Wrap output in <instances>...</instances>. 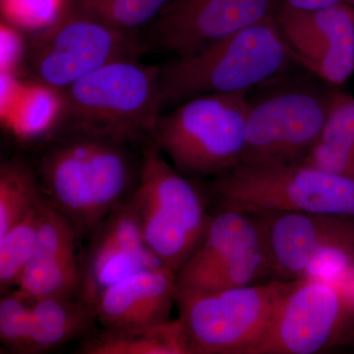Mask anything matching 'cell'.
I'll return each instance as SVG.
<instances>
[{"label": "cell", "instance_id": "f1b7e54d", "mask_svg": "<svg viewBox=\"0 0 354 354\" xmlns=\"http://www.w3.org/2000/svg\"><path fill=\"white\" fill-rule=\"evenodd\" d=\"M281 3L295 10L313 11L348 3V0H281Z\"/></svg>", "mask_w": 354, "mask_h": 354}, {"label": "cell", "instance_id": "2e32d148", "mask_svg": "<svg viewBox=\"0 0 354 354\" xmlns=\"http://www.w3.org/2000/svg\"><path fill=\"white\" fill-rule=\"evenodd\" d=\"M176 272L148 268L109 286L97 298V323L106 329H131L165 322L176 304Z\"/></svg>", "mask_w": 354, "mask_h": 354}, {"label": "cell", "instance_id": "603a6c76", "mask_svg": "<svg viewBox=\"0 0 354 354\" xmlns=\"http://www.w3.org/2000/svg\"><path fill=\"white\" fill-rule=\"evenodd\" d=\"M8 111L11 123L20 134L37 136L64 120V95L60 88L39 82L31 84L21 88Z\"/></svg>", "mask_w": 354, "mask_h": 354}, {"label": "cell", "instance_id": "52a82bcc", "mask_svg": "<svg viewBox=\"0 0 354 354\" xmlns=\"http://www.w3.org/2000/svg\"><path fill=\"white\" fill-rule=\"evenodd\" d=\"M293 281L179 295V320L193 354H250Z\"/></svg>", "mask_w": 354, "mask_h": 354}, {"label": "cell", "instance_id": "d4e9b609", "mask_svg": "<svg viewBox=\"0 0 354 354\" xmlns=\"http://www.w3.org/2000/svg\"><path fill=\"white\" fill-rule=\"evenodd\" d=\"M171 0H71L72 6L121 31L135 30L158 18Z\"/></svg>", "mask_w": 354, "mask_h": 354}, {"label": "cell", "instance_id": "ba28073f", "mask_svg": "<svg viewBox=\"0 0 354 354\" xmlns=\"http://www.w3.org/2000/svg\"><path fill=\"white\" fill-rule=\"evenodd\" d=\"M30 64L37 82L68 87L95 70L120 60H138L146 50L134 32L116 29L72 6L37 32Z\"/></svg>", "mask_w": 354, "mask_h": 354}, {"label": "cell", "instance_id": "4fadbf2b", "mask_svg": "<svg viewBox=\"0 0 354 354\" xmlns=\"http://www.w3.org/2000/svg\"><path fill=\"white\" fill-rule=\"evenodd\" d=\"M274 6V0H171L153 25L151 39L184 57L256 24Z\"/></svg>", "mask_w": 354, "mask_h": 354}, {"label": "cell", "instance_id": "cb8c5ba5", "mask_svg": "<svg viewBox=\"0 0 354 354\" xmlns=\"http://www.w3.org/2000/svg\"><path fill=\"white\" fill-rule=\"evenodd\" d=\"M41 203L29 215L0 236L1 295L17 288L26 266L31 259L38 235Z\"/></svg>", "mask_w": 354, "mask_h": 354}, {"label": "cell", "instance_id": "ffe728a7", "mask_svg": "<svg viewBox=\"0 0 354 354\" xmlns=\"http://www.w3.org/2000/svg\"><path fill=\"white\" fill-rule=\"evenodd\" d=\"M299 164L354 179V97L332 93L320 139Z\"/></svg>", "mask_w": 354, "mask_h": 354}, {"label": "cell", "instance_id": "7a4b0ae2", "mask_svg": "<svg viewBox=\"0 0 354 354\" xmlns=\"http://www.w3.org/2000/svg\"><path fill=\"white\" fill-rule=\"evenodd\" d=\"M292 64L297 60L272 11L256 24L160 67V106H176L203 95L249 91Z\"/></svg>", "mask_w": 354, "mask_h": 354}, {"label": "cell", "instance_id": "7c38bea8", "mask_svg": "<svg viewBox=\"0 0 354 354\" xmlns=\"http://www.w3.org/2000/svg\"><path fill=\"white\" fill-rule=\"evenodd\" d=\"M274 18L298 64L319 78L342 85L354 72V6L341 3L300 11L279 3Z\"/></svg>", "mask_w": 354, "mask_h": 354}, {"label": "cell", "instance_id": "d6986e66", "mask_svg": "<svg viewBox=\"0 0 354 354\" xmlns=\"http://www.w3.org/2000/svg\"><path fill=\"white\" fill-rule=\"evenodd\" d=\"M82 354H193L183 322L165 321L131 329L95 330L80 341Z\"/></svg>", "mask_w": 354, "mask_h": 354}, {"label": "cell", "instance_id": "9a60e30c", "mask_svg": "<svg viewBox=\"0 0 354 354\" xmlns=\"http://www.w3.org/2000/svg\"><path fill=\"white\" fill-rule=\"evenodd\" d=\"M79 241L68 218L44 198L39 206L36 245L17 288L34 300L78 295Z\"/></svg>", "mask_w": 354, "mask_h": 354}, {"label": "cell", "instance_id": "e0dca14e", "mask_svg": "<svg viewBox=\"0 0 354 354\" xmlns=\"http://www.w3.org/2000/svg\"><path fill=\"white\" fill-rule=\"evenodd\" d=\"M261 242L253 216L234 209H214L201 243L176 274L177 290Z\"/></svg>", "mask_w": 354, "mask_h": 354}, {"label": "cell", "instance_id": "5b68a950", "mask_svg": "<svg viewBox=\"0 0 354 354\" xmlns=\"http://www.w3.org/2000/svg\"><path fill=\"white\" fill-rule=\"evenodd\" d=\"M249 91L208 94L160 114L153 143L188 178H214L241 165L250 111Z\"/></svg>", "mask_w": 354, "mask_h": 354}, {"label": "cell", "instance_id": "ac0fdd59", "mask_svg": "<svg viewBox=\"0 0 354 354\" xmlns=\"http://www.w3.org/2000/svg\"><path fill=\"white\" fill-rule=\"evenodd\" d=\"M94 307L78 295L35 300L29 354L50 353L95 330Z\"/></svg>", "mask_w": 354, "mask_h": 354}, {"label": "cell", "instance_id": "484cf974", "mask_svg": "<svg viewBox=\"0 0 354 354\" xmlns=\"http://www.w3.org/2000/svg\"><path fill=\"white\" fill-rule=\"evenodd\" d=\"M35 300L19 288L0 299V342L11 353L29 354Z\"/></svg>", "mask_w": 354, "mask_h": 354}, {"label": "cell", "instance_id": "30bf717a", "mask_svg": "<svg viewBox=\"0 0 354 354\" xmlns=\"http://www.w3.org/2000/svg\"><path fill=\"white\" fill-rule=\"evenodd\" d=\"M330 97L288 88L251 102L241 164H299L320 139Z\"/></svg>", "mask_w": 354, "mask_h": 354}, {"label": "cell", "instance_id": "6da1fadb", "mask_svg": "<svg viewBox=\"0 0 354 354\" xmlns=\"http://www.w3.org/2000/svg\"><path fill=\"white\" fill-rule=\"evenodd\" d=\"M128 144L71 131L48 147L36 171L44 200L66 216L79 241H86L138 184Z\"/></svg>", "mask_w": 354, "mask_h": 354}, {"label": "cell", "instance_id": "7402d4cb", "mask_svg": "<svg viewBox=\"0 0 354 354\" xmlns=\"http://www.w3.org/2000/svg\"><path fill=\"white\" fill-rule=\"evenodd\" d=\"M268 278L272 279V268L261 242L259 245L239 254L213 271L191 281L189 285L179 288L177 297L255 285L259 283L260 279Z\"/></svg>", "mask_w": 354, "mask_h": 354}, {"label": "cell", "instance_id": "83f0119b", "mask_svg": "<svg viewBox=\"0 0 354 354\" xmlns=\"http://www.w3.org/2000/svg\"><path fill=\"white\" fill-rule=\"evenodd\" d=\"M22 41L19 35L7 25L1 27V74H12L22 55Z\"/></svg>", "mask_w": 354, "mask_h": 354}, {"label": "cell", "instance_id": "9c48e42d", "mask_svg": "<svg viewBox=\"0 0 354 354\" xmlns=\"http://www.w3.org/2000/svg\"><path fill=\"white\" fill-rule=\"evenodd\" d=\"M354 329L348 286L319 278L293 281L250 354H315L346 341Z\"/></svg>", "mask_w": 354, "mask_h": 354}, {"label": "cell", "instance_id": "f546056e", "mask_svg": "<svg viewBox=\"0 0 354 354\" xmlns=\"http://www.w3.org/2000/svg\"><path fill=\"white\" fill-rule=\"evenodd\" d=\"M348 3L351 4V6H354V0H348Z\"/></svg>", "mask_w": 354, "mask_h": 354}, {"label": "cell", "instance_id": "4316f807", "mask_svg": "<svg viewBox=\"0 0 354 354\" xmlns=\"http://www.w3.org/2000/svg\"><path fill=\"white\" fill-rule=\"evenodd\" d=\"M4 18L11 26L39 32L64 12L71 0H0Z\"/></svg>", "mask_w": 354, "mask_h": 354}, {"label": "cell", "instance_id": "5bb4252c", "mask_svg": "<svg viewBox=\"0 0 354 354\" xmlns=\"http://www.w3.org/2000/svg\"><path fill=\"white\" fill-rule=\"evenodd\" d=\"M86 241L79 252L78 297L94 308L100 295L116 281L164 266L144 241L130 197L116 206Z\"/></svg>", "mask_w": 354, "mask_h": 354}, {"label": "cell", "instance_id": "277c9868", "mask_svg": "<svg viewBox=\"0 0 354 354\" xmlns=\"http://www.w3.org/2000/svg\"><path fill=\"white\" fill-rule=\"evenodd\" d=\"M214 209L354 218V179L302 164H241L204 187Z\"/></svg>", "mask_w": 354, "mask_h": 354}, {"label": "cell", "instance_id": "3957f363", "mask_svg": "<svg viewBox=\"0 0 354 354\" xmlns=\"http://www.w3.org/2000/svg\"><path fill=\"white\" fill-rule=\"evenodd\" d=\"M160 67L120 60L62 88L70 131L124 144L151 140L162 111Z\"/></svg>", "mask_w": 354, "mask_h": 354}, {"label": "cell", "instance_id": "44dd1931", "mask_svg": "<svg viewBox=\"0 0 354 354\" xmlns=\"http://www.w3.org/2000/svg\"><path fill=\"white\" fill-rule=\"evenodd\" d=\"M36 167L22 158L0 167V236L26 218L43 201Z\"/></svg>", "mask_w": 354, "mask_h": 354}, {"label": "cell", "instance_id": "8fae6325", "mask_svg": "<svg viewBox=\"0 0 354 354\" xmlns=\"http://www.w3.org/2000/svg\"><path fill=\"white\" fill-rule=\"evenodd\" d=\"M251 216L259 227L272 279H305L321 256L339 251L354 254V218L293 212Z\"/></svg>", "mask_w": 354, "mask_h": 354}, {"label": "cell", "instance_id": "8992f818", "mask_svg": "<svg viewBox=\"0 0 354 354\" xmlns=\"http://www.w3.org/2000/svg\"><path fill=\"white\" fill-rule=\"evenodd\" d=\"M130 200L147 246L177 274L201 243L211 220L204 189L171 167L152 142L144 150Z\"/></svg>", "mask_w": 354, "mask_h": 354}]
</instances>
